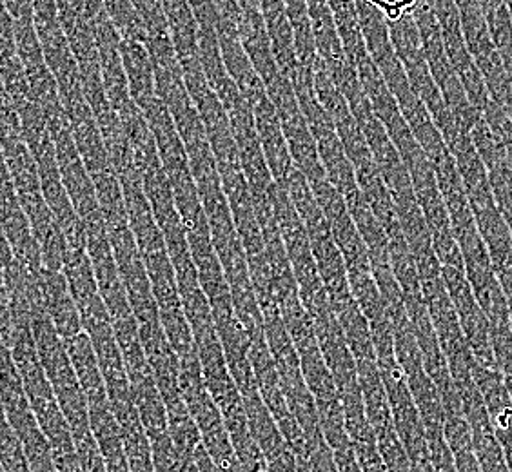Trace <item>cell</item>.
<instances>
[{
    "instance_id": "obj_1",
    "label": "cell",
    "mask_w": 512,
    "mask_h": 472,
    "mask_svg": "<svg viewBox=\"0 0 512 472\" xmlns=\"http://www.w3.org/2000/svg\"><path fill=\"white\" fill-rule=\"evenodd\" d=\"M31 331L39 362L50 380L51 389L60 405L73 436V442L91 433L89 407L79 378L69 360L68 349L60 338L46 309L31 311Z\"/></svg>"
},
{
    "instance_id": "obj_2",
    "label": "cell",
    "mask_w": 512,
    "mask_h": 472,
    "mask_svg": "<svg viewBox=\"0 0 512 472\" xmlns=\"http://www.w3.org/2000/svg\"><path fill=\"white\" fill-rule=\"evenodd\" d=\"M40 284H42L46 313L50 316L60 338L66 344L68 340L82 333L79 309L69 291L68 280L64 273L48 271L42 267Z\"/></svg>"
},
{
    "instance_id": "obj_3",
    "label": "cell",
    "mask_w": 512,
    "mask_h": 472,
    "mask_svg": "<svg viewBox=\"0 0 512 472\" xmlns=\"http://www.w3.org/2000/svg\"><path fill=\"white\" fill-rule=\"evenodd\" d=\"M133 404L137 407L140 422L148 434L149 442L168 434V411L160 396L151 369L128 374Z\"/></svg>"
},
{
    "instance_id": "obj_4",
    "label": "cell",
    "mask_w": 512,
    "mask_h": 472,
    "mask_svg": "<svg viewBox=\"0 0 512 472\" xmlns=\"http://www.w3.org/2000/svg\"><path fill=\"white\" fill-rule=\"evenodd\" d=\"M66 349H68L69 360L73 364L75 374L79 378L80 387L86 394L89 409L109 405L106 384H104V378L100 373L97 353L93 349L89 336L82 331L75 338L66 342Z\"/></svg>"
},
{
    "instance_id": "obj_5",
    "label": "cell",
    "mask_w": 512,
    "mask_h": 472,
    "mask_svg": "<svg viewBox=\"0 0 512 472\" xmlns=\"http://www.w3.org/2000/svg\"><path fill=\"white\" fill-rule=\"evenodd\" d=\"M120 55L128 77V88L131 100L135 106L144 109L153 100L157 99L155 93V80H153V60L149 55L146 42L137 39H124L120 44Z\"/></svg>"
},
{
    "instance_id": "obj_6",
    "label": "cell",
    "mask_w": 512,
    "mask_h": 472,
    "mask_svg": "<svg viewBox=\"0 0 512 472\" xmlns=\"http://www.w3.org/2000/svg\"><path fill=\"white\" fill-rule=\"evenodd\" d=\"M89 427L95 442L99 445L100 456L108 472H129L128 456L124 447V436L111 407L89 409Z\"/></svg>"
},
{
    "instance_id": "obj_7",
    "label": "cell",
    "mask_w": 512,
    "mask_h": 472,
    "mask_svg": "<svg viewBox=\"0 0 512 472\" xmlns=\"http://www.w3.org/2000/svg\"><path fill=\"white\" fill-rule=\"evenodd\" d=\"M244 405H246L247 423H249V431L255 440L256 445L260 447V451L269 460L276 458L278 454L284 453L287 447L284 436L280 433L278 425H276L273 416L269 413L266 404L262 402L258 391L256 393L246 394L244 396Z\"/></svg>"
},
{
    "instance_id": "obj_8",
    "label": "cell",
    "mask_w": 512,
    "mask_h": 472,
    "mask_svg": "<svg viewBox=\"0 0 512 472\" xmlns=\"http://www.w3.org/2000/svg\"><path fill=\"white\" fill-rule=\"evenodd\" d=\"M356 369H358L360 391L364 398L365 414L373 431L376 433L380 429L391 427L394 425L393 414H391L389 398L385 393V385L378 371V365L376 362H356Z\"/></svg>"
},
{
    "instance_id": "obj_9",
    "label": "cell",
    "mask_w": 512,
    "mask_h": 472,
    "mask_svg": "<svg viewBox=\"0 0 512 472\" xmlns=\"http://www.w3.org/2000/svg\"><path fill=\"white\" fill-rule=\"evenodd\" d=\"M335 316L355 362H376L371 325L356 300L335 311Z\"/></svg>"
},
{
    "instance_id": "obj_10",
    "label": "cell",
    "mask_w": 512,
    "mask_h": 472,
    "mask_svg": "<svg viewBox=\"0 0 512 472\" xmlns=\"http://www.w3.org/2000/svg\"><path fill=\"white\" fill-rule=\"evenodd\" d=\"M168 434L180 462L184 463V469H186L189 463L193 462V456L202 443L200 429H198L195 418L189 413L186 404L169 409Z\"/></svg>"
},
{
    "instance_id": "obj_11",
    "label": "cell",
    "mask_w": 512,
    "mask_h": 472,
    "mask_svg": "<svg viewBox=\"0 0 512 472\" xmlns=\"http://www.w3.org/2000/svg\"><path fill=\"white\" fill-rule=\"evenodd\" d=\"M487 26L491 31L494 48L502 59L503 68L507 71V75L512 77V20L505 4L494 11L493 15L487 17Z\"/></svg>"
},
{
    "instance_id": "obj_12",
    "label": "cell",
    "mask_w": 512,
    "mask_h": 472,
    "mask_svg": "<svg viewBox=\"0 0 512 472\" xmlns=\"http://www.w3.org/2000/svg\"><path fill=\"white\" fill-rule=\"evenodd\" d=\"M376 447L384 460L385 467L394 472H411V463L405 453L404 443L396 433L394 425L376 431Z\"/></svg>"
},
{
    "instance_id": "obj_13",
    "label": "cell",
    "mask_w": 512,
    "mask_h": 472,
    "mask_svg": "<svg viewBox=\"0 0 512 472\" xmlns=\"http://www.w3.org/2000/svg\"><path fill=\"white\" fill-rule=\"evenodd\" d=\"M444 438L453 454L473 451V433L465 414L445 416Z\"/></svg>"
},
{
    "instance_id": "obj_14",
    "label": "cell",
    "mask_w": 512,
    "mask_h": 472,
    "mask_svg": "<svg viewBox=\"0 0 512 472\" xmlns=\"http://www.w3.org/2000/svg\"><path fill=\"white\" fill-rule=\"evenodd\" d=\"M364 2L382 11L387 22H396L402 17L413 15L422 0H364Z\"/></svg>"
},
{
    "instance_id": "obj_15",
    "label": "cell",
    "mask_w": 512,
    "mask_h": 472,
    "mask_svg": "<svg viewBox=\"0 0 512 472\" xmlns=\"http://www.w3.org/2000/svg\"><path fill=\"white\" fill-rule=\"evenodd\" d=\"M456 471L458 472H482L480 463L476 460L473 451H462V453L453 454Z\"/></svg>"
},
{
    "instance_id": "obj_16",
    "label": "cell",
    "mask_w": 512,
    "mask_h": 472,
    "mask_svg": "<svg viewBox=\"0 0 512 472\" xmlns=\"http://www.w3.org/2000/svg\"><path fill=\"white\" fill-rule=\"evenodd\" d=\"M193 462L198 467V471L200 472H220L217 469V465L213 463L211 460V456L207 454L206 449H204V445L200 443V447L197 449V453L193 456Z\"/></svg>"
},
{
    "instance_id": "obj_17",
    "label": "cell",
    "mask_w": 512,
    "mask_h": 472,
    "mask_svg": "<svg viewBox=\"0 0 512 472\" xmlns=\"http://www.w3.org/2000/svg\"><path fill=\"white\" fill-rule=\"evenodd\" d=\"M502 108L507 117L511 118L512 122V77L507 80V88H505V97H503Z\"/></svg>"
},
{
    "instance_id": "obj_18",
    "label": "cell",
    "mask_w": 512,
    "mask_h": 472,
    "mask_svg": "<svg viewBox=\"0 0 512 472\" xmlns=\"http://www.w3.org/2000/svg\"><path fill=\"white\" fill-rule=\"evenodd\" d=\"M478 2H480V6H482L485 19H487L489 15H493L494 11L503 6V0H478Z\"/></svg>"
},
{
    "instance_id": "obj_19",
    "label": "cell",
    "mask_w": 512,
    "mask_h": 472,
    "mask_svg": "<svg viewBox=\"0 0 512 472\" xmlns=\"http://www.w3.org/2000/svg\"><path fill=\"white\" fill-rule=\"evenodd\" d=\"M182 472H200L198 471V467L197 465H195V462H191L189 463L188 467H186V469H184V471Z\"/></svg>"
},
{
    "instance_id": "obj_20",
    "label": "cell",
    "mask_w": 512,
    "mask_h": 472,
    "mask_svg": "<svg viewBox=\"0 0 512 472\" xmlns=\"http://www.w3.org/2000/svg\"><path fill=\"white\" fill-rule=\"evenodd\" d=\"M503 4H505V8L509 11V17L512 20V0H503Z\"/></svg>"
},
{
    "instance_id": "obj_21",
    "label": "cell",
    "mask_w": 512,
    "mask_h": 472,
    "mask_svg": "<svg viewBox=\"0 0 512 472\" xmlns=\"http://www.w3.org/2000/svg\"><path fill=\"white\" fill-rule=\"evenodd\" d=\"M385 472H394V471H389V469H387V471H385Z\"/></svg>"
},
{
    "instance_id": "obj_22",
    "label": "cell",
    "mask_w": 512,
    "mask_h": 472,
    "mask_svg": "<svg viewBox=\"0 0 512 472\" xmlns=\"http://www.w3.org/2000/svg\"><path fill=\"white\" fill-rule=\"evenodd\" d=\"M264 472H267V471H264Z\"/></svg>"
}]
</instances>
